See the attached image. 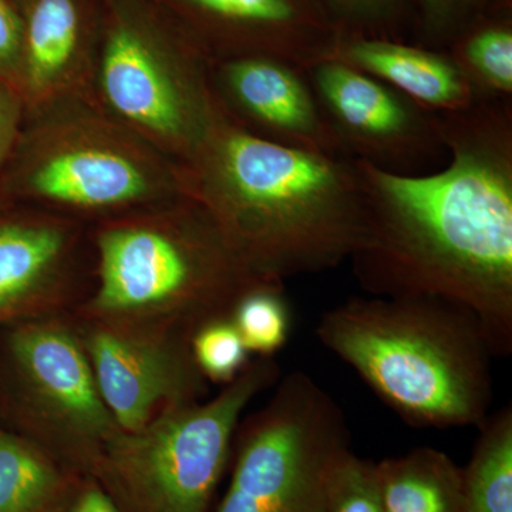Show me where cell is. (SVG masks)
I'll return each mask as SVG.
<instances>
[{
  "label": "cell",
  "instance_id": "cell-14",
  "mask_svg": "<svg viewBox=\"0 0 512 512\" xmlns=\"http://www.w3.org/2000/svg\"><path fill=\"white\" fill-rule=\"evenodd\" d=\"M22 33L18 92L25 110L90 99L101 0H9Z\"/></svg>",
  "mask_w": 512,
  "mask_h": 512
},
{
  "label": "cell",
  "instance_id": "cell-26",
  "mask_svg": "<svg viewBox=\"0 0 512 512\" xmlns=\"http://www.w3.org/2000/svg\"><path fill=\"white\" fill-rule=\"evenodd\" d=\"M22 63V33L9 0H0V80L18 90Z\"/></svg>",
  "mask_w": 512,
  "mask_h": 512
},
{
  "label": "cell",
  "instance_id": "cell-9",
  "mask_svg": "<svg viewBox=\"0 0 512 512\" xmlns=\"http://www.w3.org/2000/svg\"><path fill=\"white\" fill-rule=\"evenodd\" d=\"M333 136L346 156L413 174L446 148L437 114L355 67L325 57L306 67Z\"/></svg>",
  "mask_w": 512,
  "mask_h": 512
},
{
  "label": "cell",
  "instance_id": "cell-6",
  "mask_svg": "<svg viewBox=\"0 0 512 512\" xmlns=\"http://www.w3.org/2000/svg\"><path fill=\"white\" fill-rule=\"evenodd\" d=\"M212 60L158 0H101L90 99L187 164L222 114Z\"/></svg>",
  "mask_w": 512,
  "mask_h": 512
},
{
  "label": "cell",
  "instance_id": "cell-7",
  "mask_svg": "<svg viewBox=\"0 0 512 512\" xmlns=\"http://www.w3.org/2000/svg\"><path fill=\"white\" fill-rule=\"evenodd\" d=\"M279 375L278 363L261 356L210 402L171 407L140 430L119 431L92 477L119 512H210L242 413Z\"/></svg>",
  "mask_w": 512,
  "mask_h": 512
},
{
  "label": "cell",
  "instance_id": "cell-8",
  "mask_svg": "<svg viewBox=\"0 0 512 512\" xmlns=\"http://www.w3.org/2000/svg\"><path fill=\"white\" fill-rule=\"evenodd\" d=\"M350 450L339 404L305 372L289 373L241 431L215 512H328L330 473Z\"/></svg>",
  "mask_w": 512,
  "mask_h": 512
},
{
  "label": "cell",
  "instance_id": "cell-10",
  "mask_svg": "<svg viewBox=\"0 0 512 512\" xmlns=\"http://www.w3.org/2000/svg\"><path fill=\"white\" fill-rule=\"evenodd\" d=\"M212 63L274 56L306 67L328 57L338 35L316 0H158Z\"/></svg>",
  "mask_w": 512,
  "mask_h": 512
},
{
  "label": "cell",
  "instance_id": "cell-16",
  "mask_svg": "<svg viewBox=\"0 0 512 512\" xmlns=\"http://www.w3.org/2000/svg\"><path fill=\"white\" fill-rule=\"evenodd\" d=\"M80 227L33 208L0 221V315L55 298L69 276Z\"/></svg>",
  "mask_w": 512,
  "mask_h": 512
},
{
  "label": "cell",
  "instance_id": "cell-19",
  "mask_svg": "<svg viewBox=\"0 0 512 512\" xmlns=\"http://www.w3.org/2000/svg\"><path fill=\"white\" fill-rule=\"evenodd\" d=\"M447 53L478 101L511 100V12L480 13L454 37Z\"/></svg>",
  "mask_w": 512,
  "mask_h": 512
},
{
  "label": "cell",
  "instance_id": "cell-13",
  "mask_svg": "<svg viewBox=\"0 0 512 512\" xmlns=\"http://www.w3.org/2000/svg\"><path fill=\"white\" fill-rule=\"evenodd\" d=\"M101 399L121 431L150 423L164 406L195 403L200 369L187 350L128 329L104 326L84 340Z\"/></svg>",
  "mask_w": 512,
  "mask_h": 512
},
{
  "label": "cell",
  "instance_id": "cell-29",
  "mask_svg": "<svg viewBox=\"0 0 512 512\" xmlns=\"http://www.w3.org/2000/svg\"><path fill=\"white\" fill-rule=\"evenodd\" d=\"M511 9L512 0H484V12L510 13Z\"/></svg>",
  "mask_w": 512,
  "mask_h": 512
},
{
  "label": "cell",
  "instance_id": "cell-12",
  "mask_svg": "<svg viewBox=\"0 0 512 512\" xmlns=\"http://www.w3.org/2000/svg\"><path fill=\"white\" fill-rule=\"evenodd\" d=\"M211 76L222 110L249 133L284 146L346 156L298 64L274 56L232 57L212 63Z\"/></svg>",
  "mask_w": 512,
  "mask_h": 512
},
{
  "label": "cell",
  "instance_id": "cell-1",
  "mask_svg": "<svg viewBox=\"0 0 512 512\" xmlns=\"http://www.w3.org/2000/svg\"><path fill=\"white\" fill-rule=\"evenodd\" d=\"M450 164L430 174L355 163L369 235L353 256L382 298L430 296L473 313L494 356L512 352V106L436 113Z\"/></svg>",
  "mask_w": 512,
  "mask_h": 512
},
{
  "label": "cell",
  "instance_id": "cell-17",
  "mask_svg": "<svg viewBox=\"0 0 512 512\" xmlns=\"http://www.w3.org/2000/svg\"><path fill=\"white\" fill-rule=\"evenodd\" d=\"M384 512H460L464 468L437 448H414L376 463Z\"/></svg>",
  "mask_w": 512,
  "mask_h": 512
},
{
  "label": "cell",
  "instance_id": "cell-20",
  "mask_svg": "<svg viewBox=\"0 0 512 512\" xmlns=\"http://www.w3.org/2000/svg\"><path fill=\"white\" fill-rule=\"evenodd\" d=\"M481 433L464 468L460 512H512V409L480 424Z\"/></svg>",
  "mask_w": 512,
  "mask_h": 512
},
{
  "label": "cell",
  "instance_id": "cell-2",
  "mask_svg": "<svg viewBox=\"0 0 512 512\" xmlns=\"http://www.w3.org/2000/svg\"><path fill=\"white\" fill-rule=\"evenodd\" d=\"M184 170L191 197L268 281L318 274L366 247L355 158L265 140L222 110Z\"/></svg>",
  "mask_w": 512,
  "mask_h": 512
},
{
  "label": "cell",
  "instance_id": "cell-21",
  "mask_svg": "<svg viewBox=\"0 0 512 512\" xmlns=\"http://www.w3.org/2000/svg\"><path fill=\"white\" fill-rule=\"evenodd\" d=\"M284 284H265L242 296L231 319L248 352L272 356L288 342L292 316Z\"/></svg>",
  "mask_w": 512,
  "mask_h": 512
},
{
  "label": "cell",
  "instance_id": "cell-23",
  "mask_svg": "<svg viewBox=\"0 0 512 512\" xmlns=\"http://www.w3.org/2000/svg\"><path fill=\"white\" fill-rule=\"evenodd\" d=\"M328 512H384L376 463L348 451L330 473Z\"/></svg>",
  "mask_w": 512,
  "mask_h": 512
},
{
  "label": "cell",
  "instance_id": "cell-15",
  "mask_svg": "<svg viewBox=\"0 0 512 512\" xmlns=\"http://www.w3.org/2000/svg\"><path fill=\"white\" fill-rule=\"evenodd\" d=\"M328 57L382 80L433 113L467 110L478 101L454 60L443 50L384 37L338 33Z\"/></svg>",
  "mask_w": 512,
  "mask_h": 512
},
{
  "label": "cell",
  "instance_id": "cell-18",
  "mask_svg": "<svg viewBox=\"0 0 512 512\" xmlns=\"http://www.w3.org/2000/svg\"><path fill=\"white\" fill-rule=\"evenodd\" d=\"M82 478L0 430V512H63Z\"/></svg>",
  "mask_w": 512,
  "mask_h": 512
},
{
  "label": "cell",
  "instance_id": "cell-28",
  "mask_svg": "<svg viewBox=\"0 0 512 512\" xmlns=\"http://www.w3.org/2000/svg\"><path fill=\"white\" fill-rule=\"evenodd\" d=\"M63 512H119L99 481L84 476Z\"/></svg>",
  "mask_w": 512,
  "mask_h": 512
},
{
  "label": "cell",
  "instance_id": "cell-27",
  "mask_svg": "<svg viewBox=\"0 0 512 512\" xmlns=\"http://www.w3.org/2000/svg\"><path fill=\"white\" fill-rule=\"evenodd\" d=\"M25 104L15 87L0 80V174L18 138Z\"/></svg>",
  "mask_w": 512,
  "mask_h": 512
},
{
  "label": "cell",
  "instance_id": "cell-11",
  "mask_svg": "<svg viewBox=\"0 0 512 512\" xmlns=\"http://www.w3.org/2000/svg\"><path fill=\"white\" fill-rule=\"evenodd\" d=\"M20 373L43 414L70 434V468L92 476L101 448L121 431L101 399L89 357L57 323H30L10 342Z\"/></svg>",
  "mask_w": 512,
  "mask_h": 512
},
{
  "label": "cell",
  "instance_id": "cell-4",
  "mask_svg": "<svg viewBox=\"0 0 512 512\" xmlns=\"http://www.w3.org/2000/svg\"><path fill=\"white\" fill-rule=\"evenodd\" d=\"M94 225L97 286L87 309L97 318H180L197 330L231 318L252 289L279 284L256 274L191 195Z\"/></svg>",
  "mask_w": 512,
  "mask_h": 512
},
{
  "label": "cell",
  "instance_id": "cell-5",
  "mask_svg": "<svg viewBox=\"0 0 512 512\" xmlns=\"http://www.w3.org/2000/svg\"><path fill=\"white\" fill-rule=\"evenodd\" d=\"M0 184L33 210L94 224L190 195L183 164L87 97L25 110Z\"/></svg>",
  "mask_w": 512,
  "mask_h": 512
},
{
  "label": "cell",
  "instance_id": "cell-25",
  "mask_svg": "<svg viewBox=\"0 0 512 512\" xmlns=\"http://www.w3.org/2000/svg\"><path fill=\"white\" fill-rule=\"evenodd\" d=\"M419 18L421 35L431 49L448 47L468 23L484 12V0H406Z\"/></svg>",
  "mask_w": 512,
  "mask_h": 512
},
{
  "label": "cell",
  "instance_id": "cell-24",
  "mask_svg": "<svg viewBox=\"0 0 512 512\" xmlns=\"http://www.w3.org/2000/svg\"><path fill=\"white\" fill-rule=\"evenodd\" d=\"M336 33L394 39L406 0H316Z\"/></svg>",
  "mask_w": 512,
  "mask_h": 512
},
{
  "label": "cell",
  "instance_id": "cell-22",
  "mask_svg": "<svg viewBox=\"0 0 512 512\" xmlns=\"http://www.w3.org/2000/svg\"><path fill=\"white\" fill-rule=\"evenodd\" d=\"M248 349L231 318L204 323L192 338V357L202 375L231 383L248 362Z\"/></svg>",
  "mask_w": 512,
  "mask_h": 512
},
{
  "label": "cell",
  "instance_id": "cell-3",
  "mask_svg": "<svg viewBox=\"0 0 512 512\" xmlns=\"http://www.w3.org/2000/svg\"><path fill=\"white\" fill-rule=\"evenodd\" d=\"M316 335L406 423L480 426L493 402V355L476 316L430 296L353 298Z\"/></svg>",
  "mask_w": 512,
  "mask_h": 512
}]
</instances>
